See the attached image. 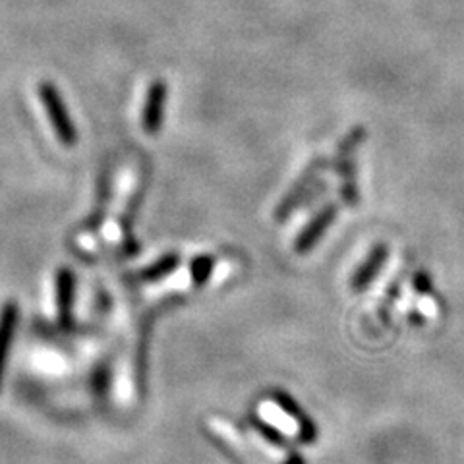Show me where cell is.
Returning a JSON list of instances; mask_svg holds the SVG:
<instances>
[{"label":"cell","mask_w":464,"mask_h":464,"mask_svg":"<svg viewBox=\"0 0 464 464\" xmlns=\"http://www.w3.org/2000/svg\"><path fill=\"white\" fill-rule=\"evenodd\" d=\"M387 257H389V246L383 242L375 244L372 252L366 256V259L362 261L358 271L353 275L351 286L354 290H364L368 285H372V281L377 277V275H380L382 267L385 266Z\"/></svg>","instance_id":"cell-7"},{"label":"cell","mask_w":464,"mask_h":464,"mask_svg":"<svg viewBox=\"0 0 464 464\" xmlns=\"http://www.w3.org/2000/svg\"><path fill=\"white\" fill-rule=\"evenodd\" d=\"M337 213H339L337 203H333V201L325 203V206L319 209L300 230V235L295 240V252L300 256L312 252L314 246L322 240V237L329 230V227L335 223Z\"/></svg>","instance_id":"cell-4"},{"label":"cell","mask_w":464,"mask_h":464,"mask_svg":"<svg viewBox=\"0 0 464 464\" xmlns=\"http://www.w3.org/2000/svg\"><path fill=\"white\" fill-rule=\"evenodd\" d=\"M257 411L261 420H266L269 426L283 431L288 438L308 440L306 426L296 416H293V412H288L283 404H277L275 401H261Z\"/></svg>","instance_id":"cell-6"},{"label":"cell","mask_w":464,"mask_h":464,"mask_svg":"<svg viewBox=\"0 0 464 464\" xmlns=\"http://www.w3.org/2000/svg\"><path fill=\"white\" fill-rule=\"evenodd\" d=\"M14 324H16V308L6 306L3 315H0V375H3V366L8 353V344L12 339Z\"/></svg>","instance_id":"cell-8"},{"label":"cell","mask_w":464,"mask_h":464,"mask_svg":"<svg viewBox=\"0 0 464 464\" xmlns=\"http://www.w3.org/2000/svg\"><path fill=\"white\" fill-rule=\"evenodd\" d=\"M331 169V161L327 157H315L308 163V167L304 169V172L298 177V180L290 186V190L285 194V198L281 199L279 208L275 209V219L277 221H286L290 215L295 211L302 209L304 199L308 198L312 186L315 184V180H319V174L324 170Z\"/></svg>","instance_id":"cell-2"},{"label":"cell","mask_w":464,"mask_h":464,"mask_svg":"<svg viewBox=\"0 0 464 464\" xmlns=\"http://www.w3.org/2000/svg\"><path fill=\"white\" fill-rule=\"evenodd\" d=\"M169 87L163 80H155L145 97L143 114H141V128L148 136H157L163 128L165 119V103H167Z\"/></svg>","instance_id":"cell-5"},{"label":"cell","mask_w":464,"mask_h":464,"mask_svg":"<svg viewBox=\"0 0 464 464\" xmlns=\"http://www.w3.org/2000/svg\"><path fill=\"white\" fill-rule=\"evenodd\" d=\"M37 93L43 107H45V112L49 114V121L53 124L58 141H61L64 148H74L80 136L74 122L70 119L66 103L61 92H58V87L51 82H41L37 87Z\"/></svg>","instance_id":"cell-1"},{"label":"cell","mask_w":464,"mask_h":464,"mask_svg":"<svg viewBox=\"0 0 464 464\" xmlns=\"http://www.w3.org/2000/svg\"><path fill=\"white\" fill-rule=\"evenodd\" d=\"M208 426H209V430H211L215 438H219L225 443V447H228V451L235 453L242 462H246V464H267L266 459L257 457V453L254 451L256 445L246 440L244 433L237 426H232L230 422H227L225 418L211 416L208 420Z\"/></svg>","instance_id":"cell-3"}]
</instances>
